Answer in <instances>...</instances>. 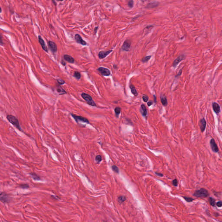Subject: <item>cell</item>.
<instances>
[{
	"mask_svg": "<svg viewBox=\"0 0 222 222\" xmlns=\"http://www.w3.org/2000/svg\"><path fill=\"white\" fill-rule=\"evenodd\" d=\"M7 119L9 121V122H10L11 124H12L13 125L16 127V128L20 131H22L20 128L19 121L15 116L11 115H8L7 116Z\"/></svg>",
	"mask_w": 222,
	"mask_h": 222,
	"instance_id": "obj_1",
	"label": "cell"
},
{
	"mask_svg": "<svg viewBox=\"0 0 222 222\" xmlns=\"http://www.w3.org/2000/svg\"><path fill=\"white\" fill-rule=\"evenodd\" d=\"M193 195L198 198H205L209 195L208 191L204 188H201L200 189L196 190Z\"/></svg>",
	"mask_w": 222,
	"mask_h": 222,
	"instance_id": "obj_2",
	"label": "cell"
},
{
	"mask_svg": "<svg viewBox=\"0 0 222 222\" xmlns=\"http://www.w3.org/2000/svg\"><path fill=\"white\" fill-rule=\"evenodd\" d=\"M81 97L84 99L88 104L91 105L92 106H96V104L94 102V101L92 99V97L89 94H86V93H82L81 95Z\"/></svg>",
	"mask_w": 222,
	"mask_h": 222,
	"instance_id": "obj_3",
	"label": "cell"
},
{
	"mask_svg": "<svg viewBox=\"0 0 222 222\" xmlns=\"http://www.w3.org/2000/svg\"><path fill=\"white\" fill-rule=\"evenodd\" d=\"M71 115L72 116V117L75 119V120L77 123H78L79 122H84V123H86L87 124L89 123V121L86 118L82 117V116H77L76 115L73 114H71Z\"/></svg>",
	"mask_w": 222,
	"mask_h": 222,
	"instance_id": "obj_4",
	"label": "cell"
},
{
	"mask_svg": "<svg viewBox=\"0 0 222 222\" xmlns=\"http://www.w3.org/2000/svg\"><path fill=\"white\" fill-rule=\"evenodd\" d=\"M0 200L3 203H7L10 202L11 201V199L8 194H7L5 192H2L1 193Z\"/></svg>",
	"mask_w": 222,
	"mask_h": 222,
	"instance_id": "obj_5",
	"label": "cell"
},
{
	"mask_svg": "<svg viewBox=\"0 0 222 222\" xmlns=\"http://www.w3.org/2000/svg\"><path fill=\"white\" fill-rule=\"evenodd\" d=\"M97 70L103 76H109L111 74L110 71L108 69L103 67H99Z\"/></svg>",
	"mask_w": 222,
	"mask_h": 222,
	"instance_id": "obj_6",
	"label": "cell"
},
{
	"mask_svg": "<svg viewBox=\"0 0 222 222\" xmlns=\"http://www.w3.org/2000/svg\"><path fill=\"white\" fill-rule=\"evenodd\" d=\"M210 145L211 147L212 150L215 153H217L219 152V149L217 145L216 144L215 141L213 138H212L210 141Z\"/></svg>",
	"mask_w": 222,
	"mask_h": 222,
	"instance_id": "obj_7",
	"label": "cell"
},
{
	"mask_svg": "<svg viewBox=\"0 0 222 222\" xmlns=\"http://www.w3.org/2000/svg\"><path fill=\"white\" fill-rule=\"evenodd\" d=\"M48 45L49 48L52 53H56L57 50V47L56 44H55V43L52 41H49Z\"/></svg>",
	"mask_w": 222,
	"mask_h": 222,
	"instance_id": "obj_8",
	"label": "cell"
},
{
	"mask_svg": "<svg viewBox=\"0 0 222 222\" xmlns=\"http://www.w3.org/2000/svg\"><path fill=\"white\" fill-rule=\"evenodd\" d=\"M131 45V42L130 40H127L124 42L123 44L122 45V50L125 51H128L130 50V47Z\"/></svg>",
	"mask_w": 222,
	"mask_h": 222,
	"instance_id": "obj_9",
	"label": "cell"
},
{
	"mask_svg": "<svg viewBox=\"0 0 222 222\" xmlns=\"http://www.w3.org/2000/svg\"><path fill=\"white\" fill-rule=\"evenodd\" d=\"M75 39L76 41H77V42L78 44H80L82 45L85 46L87 44L86 42L85 41H84L81 36H80L79 34H77L75 36Z\"/></svg>",
	"mask_w": 222,
	"mask_h": 222,
	"instance_id": "obj_10",
	"label": "cell"
},
{
	"mask_svg": "<svg viewBox=\"0 0 222 222\" xmlns=\"http://www.w3.org/2000/svg\"><path fill=\"white\" fill-rule=\"evenodd\" d=\"M113 52V50H108V51H102L99 52L98 56L99 58L101 59H102L106 57L108 55H109L110 53Z\"/></svg>",
	"mask_w": 222,
	"mask_h": 222,
	"instance_id": "obj_11",
	"label": "cell"
},
{
	"mask_svg": "<svg viewBox=\"0 0 222 222\" xmlns=\"http://www.w3.org/2000/svg\"><path fill=\"white\" fill-rule=\"evenodd\" d=\"M38 40H39L40 44H41V46L43 49L44 50V51H45L46 52H48V48H47V46L46 45L45 41H44V40L41 36H38Z\"/></svg>",
	"mask_w": 222,
	"mask_h": 222,
	"instance_id": "obj_12",
	"label": "cell"
},
{
	"mask_svg": "<svg viewBox=\"0 0 222 222\" xmlns=\"http://www.w3.org/2000/svg\"><path fill=\"white\" fill-rule=\"evenodd\" d=\"M199 125L200 127V130L202 132H203V131H204L206 127V121L204 118L200 119V122H199Z\"/></svg>",
	"mask_w": 222,
	"mask_h": 222,
	"instance_id": "obj_13",
	"label": "cell"
},
{
	"mask_svg": "<svg viewBox=\"0 0 222 222\" xmlns=\"http://www.w3.org/2000/svg\"><path fill=\"white\" fill-rule=\"evenodd\" d=\"M184 59L185 56L184 55H180V56H179L176 59L174 60V61L173 63V66L174 67H176L178 64L179 63H180L181 61H182Z\"/></svg>",
	"mask_w": 222,
	"mask_h": 222,
	"instance_id": "obj_14",
	"label": "cell"
},
{
	"mask_svg": "<svg viewBox=\"0 0 222 222\" xmlns=\"http://www.w3.org/2000/svg\"><path fill=\"white\" fill-rule=\"evenodd\" d=\"M212 106L213 109L216 114H219L220 112V108L218 104L216 102H213Z\"/></svg>",
	"mask_w": 222,
	"mask_h": 222,
	"instance_id": "obj_15",
	"label": "cell"
},
{
	"mask_svg": "<svg viewBox=\"0 0 222 222\" xmlns=\"http://www.w3.org/2000/svg\"><path fill=\"white\" fill-rule=\"evenodd\" d=\"M64 60L70 63H74L75 60L72 56L69 55H64L63 56Z\"/></svg>",
	"mask_w": 222,
	"mask_h": 222,
	"instance_id": "obj_16",
	"label": "cell"
},
{
	"mask_svg": "<svg viewBox=\"0 0 222 222\" xmlns=\"http://www.w3.org/2000/svg\"><path fill=\"white\" fill-rule=\"evenodd\" d=\"M161 103L164 106H166L167 105V101L166 96L164 95H161Z\"/></svg>",
	"mask_w": 222,
	"mask_h": 222,
	"instance_id": "obj_17",
	"label": "cell"
},
{
	"mask_svg": "<svg viewBox=\"0 0 222 222\" xmlns=\"http://www.w3.org/2000/svg\"><path fill=\"white\" fill-rule=\"evenodd\" d=\"M56 91L60 95H64V94H66V92L64 89H63L61 86H59L56 88Z\"/></svg>",
	"mask_w": 222,
	"mask_h": 222,
	"instance_id": "obj_18",
	"label": "cell"
},
{
	"mask_svg": "<svg viewBox=\"0 0 222 222\" xmlns=\"http://www.w3.org/2000/svg\"><path fill=\"white\" fill-rule=\"evenodd\" d=\"M141 113H142L143 116H144V117L147 116V108H146V107L145 106V105H143V104L141 105Z\"/></svg>",
	"mask_w": 222,
	"mask_h": 222,
	"instance_id": "obj_19",
	"label": "cell"
},
{
	"mask_svg": "<svg viewBox=\"0 0 222 222\" xmlns=\"http://www.w3.org/2000/svg\"><path fill=\"white\" fill-rule=\"evenodd\" d=\"M30 174L33 178V179L35 180H40L41 179L39 176H38L37 174H36L35 173H30Z\"/></svg>",
	"mask_w": 222,
	"mask_h": 222,
	"instance_id": "obj_20",
	"label": "cell"
},
{
	"mask_svg": "<svg viewBox=\"0 0 222 222\" xmlns=\"http://www.w3.org/2000/svg\"><path fill=\"white\" fill-rule=\"evenodd\" d=\"M130 89L131 90L132 93L135 96H137L138 95V92H137V91L136 90V89H135V86L131 85L130 86Z\"/></svg>",
	"mask_w": 222,
	"mask_h": 222,
	"instance_id": "obj_21",
	"label": "cell"
},
{
	"mask_svg": "<svg viewBox=\"0 0 222 222\" xmlns=\"http://www.w3.org/2000/svg\"><path fill=\"white\" fill-rule=\"evenodd\" d=\"M121 111V109L119 107H117L115 108V112L116 113V116L117 117H118L119 114H120Z\"/></svg>",
	"mask_w": 222,
	"mask_h": 222,
	"instance_id": "obj_22",
	"label": "cell"
},
{
	"mask_svg": "<svg viewBox=\"0 0 222 222\" xmlns=\"http://www.w3.org/2000/svg\"><path fill=\"white\" fill-rule=\"evenodd\" d=\"M73 77L77 80H80L81 77V75L80 73L78 71H75L74 73Z\"/></svg>",
	"mask_w": 222,
	"mask_h": 222,
	"instance_id": "obj_23",
	"label": "cell"
},
{
	"mask_svg": "<svg viewBox=\"0 0 222 222\" xmlns=\"http://www.w3.org/2000/svg\"><path fill=\"white\" fill-rule=\"evenodd\" d=\"M126 200V198L124 196H121L118 197V201L119 203H122L125 202V201Z\"/></svg>",
	"mask_w": 222,
	"mask_h": 222,
	"instance_id": "obj_24",
	"label": "cell"
},
{
	"mask_svg": "<svg viewBox=\"0 0 222 222\" xmlns=\"http://www.w3.org/2000/svg\"><path fill=\"white\" fill-rule=\"evenodd\" d=\"M209 202L212 206H215L216 204V201L214 198H213L212 197H210L209 198Z\"/></svg>",
	"mask_w": 222,
	"mask_h": 222,
	"instance_id": "obj_25",
	"label": "cell"
},
{
	"mask_svg": "<svg viewBox=\"0 0 222 222\" xmlns=\"http://www.w3.org/2000/svg\"><path fill=\"white\" fill-rule=\"evenodd\" d=\"M183 198L185 200L188 202H192L194 200V199L190 197H183Z\"/></svg>",
	"mask_w": 222,
	"mask_h": 222,
	"instance_id": "obj_26",
	"label": "cell"
},
{
	"mask_svg": "<svg viewBox=\"0 0 222 222\" xmlns=\"http://www.w3.org/2000/svg\"><path fill=\"white\" fill-rule=\"evenodd\" d=\"M19 187H20V188H22V189H27V188H29V185L27 184H20L19 185Z\"/></svg>",
	"mask_w": 222,
	"mask_h": 222,
	"instance_id": "obj_27",
	"label": "cell"
},
{
	"mask_svg": "<svg viewBox=\"0 0 222 222\" xmlns=\"http://www.w3.org/2000/svg\"><path fill=\"white\" fill-rule=\"evenodd\" d=\"M112 169H113V171H114V172L117 173L118 174L119 173V169L117 166L116 165H113L112 166Z\"/></svg>",
	"mask_w": 222,
	"mask_h": 222,
	"instance_id": "obj_28",
	"label": "cell"
},
{
	"mask_svg": "<svg viewBox=\"0 0 222 222\" xmlns=\"http://www.w3.org/2000/svg\"><path fill=\"white\" fill-rule=\"evenodd\" d=\"M151 58V56H146V57H144V58H143V62H144V63L147 62L149 61V60Z\"/></svg>",
	"mask_w": 222,
	"mask_h": 222,
	"instance_id": "obj_29",
	"label": "cell"
},
{
	"mask_svg": "<svg viewBox=\"0 0 222 222\" xmlns=\"http://www.w3.org/2000/svg\"><path fill=\"white\" fill-rule=\"evenodd\" d=\"M102 157L101 155H97L95 158V160L98 163H99L100 161H102Z\"/></svg>",
	"mask_w": 222,
	"mask_h": 222,
	"instance_id": "obj_30",
	"label": "cell"
},
{
	"mask_svg": "<svg viewBox=\"0 0 222 222\" xmlns=\"http://www.w3.org/2000/svg\"><path fill=\"white\" fill-rule=\"evenodd\" d=\"M57 83L59 84V85H63L65 83V82L63 80L60 79L57 80Z\"/></svg>",
	"mask_w": 222,
	"mask_h": 222,
	"instance_id": "obj_31",
	"label": "cell"
},
{
	"mask_svg": "<svg viewBox=\"0 0 222 222\" xmlns=\"http://www.w3.org/2000/svg\"><path fill=\"white\" fill-rule=\"evenodd\" d=\"M142 99L144 102H147L149 100V97L147 95H144L143 96Z\"/></svg>",
	"mask_w": 222,
	"mask_h": 222,
	"instance_id": "obj_32",
	"label": "cell"
},
{
	"mask_svg": "<svg viewBox=\"0 0 222 222\" xmlns=\"http://www.w3.org/2000/svg\"><path fill=\"white\" fill-rule=\"evenodd\" d=\"M172 184L175 187H177L178 185V180L176 179H174L173 181H172Z\"/></svg>",
	"mask_w": 222,
	"mask_h": 222,
	"instance_id": "obj_33",
	"label": "cell"
},
{
	"mask_svg": "<svg viewBox=\"0 0 222 222\" xmlns=\"http://www.w3.org/2000/svg\"><path fill=\"white\" fill-rule=\"evenodd\" d=\"M134 5V2L133 0H130L128 3V5L130 8H132Z\"/></svg>",
	"mask_w": 222,
	"mask_h": 222,
	"instance_id": "obj_34",
	"label": "cell"
},
{
	"mask_svg": "<svg viewBox=\"0 0 222 222\" xmlns=\"http://www.w3.org/2000/svg\"><path fill=\"white\" fill-rule=\"evenodd\" d=\"M216 205L218 207H222V201H219V202H217V203H216Z\"/></svg>",
	"mask_w": 222,
	"mask_h": 222,
	"instance_id": "obj_35",
	"label": "cell"
},
{
	"mask_svg": "<svg viewBox=\"0 0 222 222\" xmlns=\"http://www.w3.org/2000/svg\"><path fill=\"white\" fill-rule=\"evenodd\" d=\"M182 69H180L178 73L177 74V75L176 76V77H179L181 75L182 72Z\"/></svg>",
	"mask_w": 222,
	"mask_h": 222,
	"instance_id": "obj_36",
	"label": "cell"
},
{
	"mask_svg": "<svg viewBox=\"0 0 222 222\" xmlns=\"http://www.w3.org/2000/svg\"><path fill=\"white\" fill-rule=\"evenodd\" d=\"M155 173L157 175H158V176H159V177H163L162 174H161V173H157V172H155Z\"/></svg>",
	"mask_w": 222,
	"mask_h": 222,
	"instance_id": "obj_37",
	"label": "cell"
},
{
	"mask_svg": "<svg viewBox=\"0 0 222 222\" xmlns=\"http://www.w3.org/2000/svg\"><path fill=\"white\" fill-rule=\"evenodd\" d=\"M61 64L63 66H66V63L63 60H62L61 61Z\"/></svg>",
	"mask_w": 222,
	"mask_h": 222,
	"instance_id": "obj_38",
	"label": "cell"
},
{
	"mask_svg": "<svg viewBox=\"0 0 222 222\" xmlns=\"http://www.w3.org/2000/svg\"><path fill=\"white\" fill-rule=\"evenodd\" d=\"M147 105H148V106H150L151 105H152V104H153V102H147Z\"/></svg>",
	"mask_w": 222,
	"mask_h": 222,
	"instance_id": "obj_39",
	"label": "cell"
},
{
	"mask_svg": "<svg viewBox=\"0 0 222 222\" xmlns=\"http://www.w3.org/2000/svg\"><path fill=\"white\" fill-rule=\"evenodd\" d=\"M154 100H155V102H156V97L155 95H154Z\"/></svg>",
	"mask_w": 222,
	"mask_h": 222,
	"instance_id": "obj_40",
	"label": "cell"
},
{
	"mask_svg": "<svg viewBox=\"0 0 222 222\" xmlns=\"http://www.w3.org/2000/svg\"><path fill=\"white\" fill-rule=\"evenodd\" d=\"M98 27H95V33L96 32V31H97V30L98 29Z\"/></svg>",
	"mask_w": 222,
	"mask_h": 222,
	"instance_id": "obj_41",
	"label": "cell"
},
{
	"mask_svg": "<svg viewBox=\"0 0 222 222\" xmlns=\"http://www.w3.org/2000/svg\"><path fill=\"white\" fill-rule=\"evenodd\" d=\"M57 1H60V2H62V1H63V0H57Z\"/></svg>",
	"mask_w": 222,
	"mask_h": 222,
	"instance_id": "obj_42",
	"label": "cell"
},
{
	"mask_svg": "<svg viewBox=\"0 0 222 222\" xmlns=\"http://www.w3.org/2000/svg\"><path fill=\"white\" fill-rule=\"evenodd\" d=\"M53 1V3L55 4V2H54V0H52Z\"/></svg>",
	"mask_w": 222,
	"mask_h": 222,
	"instance_id": "obj_43",
	"label": "cell"
}]
</instances>
